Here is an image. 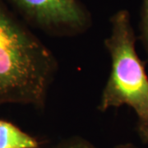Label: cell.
Segmentation results:
<instances>
[{
    "label": "cell",
    "mask_w": 148,
    "mask_h": 148,
    "mask_svg": "<svg viewBox=\"0 0 148 148\" xmlns=\"http://www.w3.org/2000/svg\"><path fill=\"white\" fill-rule=\"evenodd\" d=\"M57 69L53 52L0 0V106L43 109Z\"/></svg>",
    "instance_id": "cell-1"
},
{
    "label": "cell",
    "mask_w": 148,
    "mask_h": 148,
    "mask_svg": "<svg viewBox=\"0 0 148 148\" xmlns=\"http://www.w3.org/2000/svg\"><path fill=\"white\" fill-rule=\"evenodd\" d=\"M110 33L105 46L110 56V73L102 90L98 109L101 112L123 106L137 117L139 139L148 144V75L136 49V36L127 10L110 18Z\"/></svg>",
    "instance_id": "cell-2"
},
{
    "label": "cell",
    "mask_w": 148,
    "mask_h": 148,
    "mask_svg": "<svg viewBox=\"0 0 148 148\" xmlns=\"http://www.w3.org/2000/svg\"><path fill=\"white\" fill-rule=\"evenodd\" d=\"M22 16L49 32L70 35L89 27L88 12L77 0H8Z\"/></svg>",
    "instance_id": "cell-3"
},
{
    "label": "cell",
    "mask_w": 148,
    "mask_h": 148,
    "mask_svg": "<svg viewBox=\"0 0 148 148\" xmlns=\"http://www.w3.org/2000/svg\"><path fill=\"white\" fill-rule=\"evenodd\" d=\"M36 137L23 131L12 122L0 119V148H40Z\"/></svg>",
    "instance_id": "cell-4"
},
{
    "label": "cell",
    "mask_w": 148,
    "mask_h": 148,
    "mask_svg": "<svg viewBox=\"0 0 148 148\" xmlns=\"http://www.w3.org/2000/svg\"><path fill=\"white\" fill-rule=\"evenodd\" d=\"M51 148H98L89 140L81 136L64 138Z\"/></svg>",
    "instance_id": "cell-5"
},
{
    "label": "cell",
    "mask_w": 148,
    "mask_h": 148,
    "mask_svg": "<svg viewBox=\"0 0 148 148\" xmlns=\"http://www.w3.org/2000/svg\"><path fill=\"white\" fill-rule=\"evenodd\" d=\"M140 39L148 58V0H143L140 21Z\"/></svg>",
    "instance_id": "cell-6"
},
{
    "label": "cell",
    "mask_w": 148,
    "mask_h": 148,
    "mask_svg": "<svg viewBox=\"0 0 148 148\" xmlns=\"http://www.w3.org/2000/svg\"><path fill=\"white\" fill-rule=\"evenodd\" d=\"M114 148H138L132 143H122L115 146Z\"/></svg>",
    "instance_id": "cell-7"
}]
</instances>
